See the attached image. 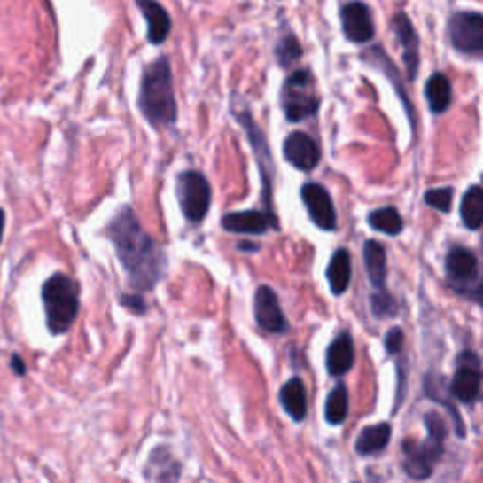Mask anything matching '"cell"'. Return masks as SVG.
I'll return each instance as SVG.
<instances>
[{
  "mask_svg": "<svg viewBox=\"0 0 483 483\" xmlns=\"http://www.w3.org/2000/svg\"><path fill=\"white\" fill-rule=\"evenodd\" d=\"M115 253L127 272L130 287L152 291L165 277L167 255L160 244L145 230L130 206H121L106 227Z\"/></svg>",
  "mask_w": 483,
  "mask_h": 483,
  "instance_id": "obj_1",
  "label": "cell"
},
{
  "mask_svg": "<svg viewBox=\"0 0 483 483\" xmlns=\"http://www.w3.org/2000/svg\"><path fill=\"white\" fill-rule=\"evenodd\" d=\"M138 108L152 127H170L178 121V105L174 95V78L168 57H159L157 61L144 68L138 95Z\"/></svg>",
  "mask_w": 483,
  "mask_h": 483,
  "instance_id": "obj_2",
  "label": "cell"
},
{
  "mask_svg": "<svg viewBox=\"0 0 483 483\" xmlns=\"http://www.w3.org/2000/svg\"><path fill=\"white\" fill-rule=\"evenodd\" d=\"M46 325L53 336L70 331L80 314V287L70 276L57 272L42 285Z\"/></svg>",
  "mask_w": 483,
  "mask_h": 483,
  "instance_id": "obj_3",
  "label": "cell"
},
{
  "mask_svg": "<svg viewBox=\"0 0 483 483\" xmlns=\"http://www.w3.org/2000/svg\"><path fill=\"white\" fill-rule=\"evenodd\" d=\"M425 427H427V440L416 442V440H404V471L412 479H427L431 478L436 463L440 461L444 453V440H446V423L440 414L429 412L425 416Z\"/></svg>",
  "mask_w": 483,
  "mask_h": 483,
  "instance_id": "obj_4",
  "label": "cell"
},
{
  "mask_svg": "<svg viewBox=\"0 0 483 483\" xmlns=\"http://www.w3.org/2000/svg\"><path fill=\"white\" fill-rule=\"evenodd\" d=\"M282 106L291 123H299L314 117L319 110V97L316 93V82L308 68L295 70L285 80L282 91Z\"/></svg>",
  "mask_w": 483,
  "mask_h": 483,
  "instance_id": "obj_5",
  "label": "cell"
},
{
  "mask_svg": "<svg viewBox=\"0 0 483 483\" xmlns=\"http://www.w3.org/2000/svg\"><path fill=\"white\" fill-rule=\"evenodd\" d=\"M446 277L449 287L463 297L481 300V276L479 262L472 250L464 245L451 247L446 255Z\"/></svg>",
  "mask_w": 483,
  "mask_h": 483,
  "instance_id": "obj_6",
  "label": "cell"
},
{
  "mask_svg": "<svg viewBox=\"0 0 483 483\" xmlns=\"http://www.w3.org/2000/svg\"><path fill=\"white\" fill-rule=\"evenodd\" d=\"M175 193L183 217L191 223H200L210 212L212 204V187L204 174L199 170H185L178 175Z\"/></svg>",
  "mask_w": 483,
  "mask_h": 483,
  "instance_id": "obj_7",
  "label": "cell"
},
{
  "mask_svg": "<svg viewBox=\"0 0 483 483\" xmlns=\"http://www.w3.org/2000/svg\"><path fill=\"white\" fill-rule=\"evenodd\" d=\"M234 115L238 117L240 125L245 129V135L250 138V144L253 145L255 152V159L259 165V174L262 180V204H265V212L274 215V208H272V174H274V160H272V153L269 150V142L262 135L261 127L255 123L253 115L250 110H237Z\"/></svg>",
  "mask_w": 483,
  "mask_h": 483,
  "instance_id": "obj_8",
  "label": "cell"
},
{
  "mask_svg": "<svg viewBox=\"0 0 483 483\" xmlns=\"http://www.w3.org/2000/svg\"><path fill=\"white\" fill-rule=\"evenodd\" d=\"M451 48L471 57L483 53V16L479 12H457L448 23Z\"/></svg>",
  "mask_w": 483,
  "mask_h": 483,
  "instance_id": "obj_9",
  "label": "cell"
},
{
  "mask_svg": "<svg viewBox=\"0 0 483 483\" xmlns=\"http://www.w3.org/2000/svg\"><path fill=\"white\" fill-rule=\"evenodd\" d=\"M481 391V361L472 349H463L457 355V370L449 386L451 397L463 404H474Z\"/></svg>",
  "mask_w": 483,
  "mask_h": 483,
  "instance_id": "obj_10",
  "label": "cell"
},
{
  "mask_svg": "<svg viewBox=\"0 0 483 483\" xmlns=\"http://www.w3.org/2000/svg\"><path fill=\"white\" fill-rule=\"evenodd\" d=\"M300 197L312 223L321 230H334L339 225V217H336V210L332 204V197L327 189L321 183L308 182L300 189Z\"/></svg>",
  "mask_w": 483,
  "mask_h": 483,
  "instance_id": "obj_11",
  "label": "cell"
},
{
  "mask_svg": "<svg viewBox=\"0 0 483 483\" xmlns=\"http://www.w3.org/2000/svg\"><path fill=\"white\" fill-rule=\"evenodd\" d=\"M255 321L257 325L270 334H284L289 329L285 314L277 300L276 291L270 285H261L255 291Z\"/></svg>",
  "mask_w": 483,
  "mask_h": 483,
  "instance_id": "obj_12",
  "label": "cell"
},
{
  "mask_svg": "<svg viewBox=\"0 0 483 483\" xmlns=\"http://www.w3.org/2000/svg\"><path fill=\"white\" fill-rule=\"evenodd\" d=\"M340 21L344 36L354 43H369L376 35L372 12L364 3L344 4L340 10Z\"/></svg>",
  "mask_w": 483,
  "mask_h": 483,
  "instance_id": "obj_13",
  "label": "cell"
},
{
  "mask_svg": "<svg viewBox=\"0 0 483 483\" xmlns=\"http://www.w3.org/2000/svg\"><path fill=\"white\" fill-rule=\"evenodd\" d=\"M284 157L297 170L310 172L317 167L321 153L312 136L302 133V130H295L284 142Z\"/></svg>",
  "mask_w": 483,
  "mask_h": 483,
  "instance_id": "obj_14",
  "label": "cell"
},
{
  "mask_svg": "<svg viewBox=\"0 0 483 483\" xmlns=\"http://www.w3.org/2000/svg\"><path fill=\"white\" fill-rule=\"evenodd\" d=\"M222 227L227 232L234 234H265L270 229H280L277 217L261 210H245V212H232L222 217Z\"/></svg>",
  "mask_w": 483,
  "mask_h": 483,
  "instance_id": "obj_15",
  "label": "cell"
},
{
  "mask_svg": "<svg viewBox=\"0 0 483 483\" xmlns=\"http://www.w3.org/2000/svg\"><path fill=\"white\" fill-rule=\"evenodd\" d=\"M393 33L397 36L402 46V58L408 68V78L414 82L419 72V36L414 28L412 19H409L404 12H399L391 21Z\"/></svg>",
  "mask_w": 483,
  "mask_h": 483,
  "instance_id": "obj_16",
  "label": "cell"
},
{
  "mask_svg": "<svg viewBox=\"0 0 483 483\" xmlns=\"http://www.w3.org/2000/svg\"><path fill=\"white\" fill-rule=\"evenodd\" d=\"M355 362V342L351 332L344 331L327 347V372L334 378L347 374Z\"/></svg>",
  "mask_w": 483,
  "mask_h": 483,
  "instance_id": "obj_17",
  "label": "cell"
},
{
  "mask_svg": "<svg viewBox=\"0 0 483 483\" xmlns=\"http://www.w3.org/2000/svg\"><path fill=\"white\" fill-rule=\"evenodd\" d=\"M136 6L140 8L145 23H148V42L153 46H160L172 31L170 13L155 0H138Z\"/></svg>",
  "mask_w": 483,
  "mask_h": 483,
  "instance_id": "obj_18",
  "label": "cell"
},
{
  "mask_svg": "<svg viewBox=\"0 0 483 483\" xmlns=\"http://www.w3.org/2000/svg\"><path fill=\"white\" fill-rule=\"evenodd\" d=\"M180 472L182 466L168 448H157L144 471L148 483H178Z\"/></svg>",
  "mask_w": 483,
  "mask_h": 483,
  "instance_id": "obj_19",
  "label": "cell"
},
{
  "mask_svg": "<svg viewBox=\"0 0 483 483\" xmlns=\"http://www.w3.org/2000/svg\"><path fill=\"white\" fill-rule=\"evenodd\" d=\"M362 58H364V63H369V65H372L374 68L382 70L384 74H387V78H389L393 83H397V93H399L401 100L404 102L406 112L409 113V123H412V129H416V110H414V106H412V100H409V97H408L406 91H404V83H402V80H401V74H399L397 66H394V65L391 63V58L386 55V51H384L382 48H379V46L369 50L367 53L362 55Z\"/></svg>",
  "mask_w": 483,
  "mask_h": 483,
  "instance_id": "obj_20",
  "label": "cell"
},
{
  "mask_svg": "<svg viewBox=\"0 0 483 483\" xmlns=\"http://www.w3.org/2000/svg\"><path fill=\"white\" fill-rule=\"evenodd\" d=\"M364 267H367L369 280L376 291H387V253L386 247L378 240H367L362 247Z\"/></svg>",
  "mask_w": 483,
  "mask_h": 483,
  "instance_id": "obj_21",
  "label": "cell"
},
{
  "mask_svg": "<svg viewBox=\"0 0 483 483\" xmlns=\"http://www.w3.org/2000/svg\"><path fill=\"white\" fill-rule=\"evenodd\" d=\"M280 402L292 421H304L308 414V399H306V387L300 378H291L280 389Z\"/></svg>",
  "mask_w": 483,
  "mask_h": 483,
  "instance_id": "obj_22",
  "label": "cell"
},
{
  "mask_svg": "<svg viewBox=\"0 0 483 483\" xmlns=\"http://www.w3.org/2000/svg\"><path fill=\"white\" fill-rule=\"evenodd\" d=\"M327 280L332 295L340 297L351 284V255L346 247H339L331 257L327 267Z\"/></svg>",
  "mask_w": 483,
  "mask_h": 483,
  "instance_id": "obj_23",
  "label": "cell"
},
{
  "mask_svg": "<svg viewBox=\"0 0 483 483\" xmlns=\"http://www.w3.org/2000/svg\"><path fill=\"white\" fill-rule=\"evenodd\" d=\"M425 393L427 397L432 399L434 402H440L442 406H446V409L449 412V416L453 417V421H456V431L457 434L463 438L464 436V425H463V419L459 416V409L456 408V404H453L449 401L451 393H449V387L446 386V379L440 376V374H429L425 378Z\"/></svg>",
  "mask_w": 483,
  "mask_h": 483,
  "instance_id": "obj_24",
  "label": "cell"
},
{
  "mask_svg": "<svg viewBox=\"0 0 483 483\" xmlns=\"http://www.w3.org/2000/svg\"><path fill=\"white\" fill-rule=\"evenodd\" d=\"M391 440L389 423H378V425L364 427L355 442L359 456H374L378 451H384Z\"/></svg>",
  "mask_w": 483,
  "mask_h": 483,
  "instance_id": "obj_25",
  "label": "cell"
},
{
  "mask_svg": "<svg viewBox=\"0 0 483 483\" xmlns=\"http://www.w3.org/2000/svg\"><path fill=\"white\" fill-rule=\"evenodd\" d=\"M425 97L432 113H444L449 108L453 97L448 76H444L442 72H434L425 83Z\"/></svg>",
  "mask_w": 483,
  "mask_h": 483,
  "instance_id": "obj_26",
  "label": "cell"
},
{
  "mask_svg": "<svg viewBox=\"0 0 483 483\" xmlns=\"http://www.w3.org/2000/svg\"><path fill=\"white\" fill-rule=\"evenodd\" d=\"M461 219L463 225L471 230H479L483 223V191L479 185L468 187L461 200Z\"/></svg>",
  "mask_w": 483,
  "mask_h": 483,
  "instance_id": "obj_27",
  "label": "cell"
},
{
  "mask_svg": "<svg viewBox=\"0 0 483 483\" xmlns=\"http://www.w3.org/2000/svg\"><path fill=\"white\" fill-rule=\"evenodd\" d=\"M367 222L374 230L384 232V234H387V237H397V234H401L404 229L402 215L399 214L397 208H393V206L372 210L367 217Z\"/></svg>",
  "mask_w": 483,
  "mask_h": 483,
  "instance_id": "obj_28",
  "label": "cell"
},
{
  "mask_svg": "<svg viewBox=\"0 0 483 483\" xmlns=\"http://www.w3.org/2000/svg\"><path fill=\"white\" fill-rule=\"evenodd\" d=\"M349 409V399H347V389L344 384L336 386L327 397L325 402V419L331 425H342L347 417Z\"/></svg>",
  "mask_w": 483,
  "mask_h": 483,
  "instance_id": "obj_29",
  "label": "cell"
},
{
  "mask_svg": "<svg viewBox=\"0 0 483 483\" xmlns=\"http://www.w3.org/2000/svg\"><path fill=\"white\" fill-rule=\"evenodd\" d=\"M274 53H276L277 63H280L282 66H287L292 61H297V58L302 57V48H300V43L295 35L285 33L280 40H277Z\"/></svg>",
  "mask_w": 483,
  "mask_h": 483,
  "instance_id": "obj_30",
  "label": "cell"
},
{
  "mask_svg": "<svg viewBox=\"0 0 483 483\" xmlns=\"http://www.w3.org/2000/svg\"><path fill=\"white\" fill-rule=\"evenodd\" d=\"M370 308L372 314L379 319H387L397 316L399 312V304L394 300V297L391 295L389 291H376L374 295L370 297Z\"/></svg>",
  "mask_w": 483,
  "mask_h": 483,
  "instance_id": "obj_31",
  "label": "cell"
},
{
  "mask_svg": "<svg viewBox=\"0 0 483 483\" xmlns=\"http://www.w3.org/2000/svg\"><path fill=\"white\" fill-rule=\"evenodd\" d=\"M425 204L438 212L449 214L451 210V200H453V187H438V189H429L425 193Z\"/></svg>",
  "mask_w": 483,
  "mask_h": 483,
  "instance_id": "obj_32",
  "label": "cell"
},
{
  "mask_svg": "<svg viewBox=\"0 0 483 483\" xmlns=\"http://www.w3.org/2000/svg\"><path fill=\"white\" fill-rule=\"evenodd\" d=\"M402 346H404V332L401 327H394L387 332L386 336V349L389 355H397L402 351Z\"/></svg>",
  "mask_w": 483,
  "mask_h": 483,
  "instance_id": "obj_33",
  "label": "cell"
},
{
  "mask_svg": "<svg viewBox=\"0 0 483 483\" xmlns=\"http://www.w3.org/2000/svg\"><path fill=\"white\" fill-rule=\"evenodd\" d=\"M120 304L136 316H144L148 312V304H145V300L140 295H136V292H133V295H121Z\"/></svg>",
  "mask_w": 483,
  "mask_h": 483,
  "instance_id": "obj_34",
  "label": "cell"
},
{
  "mask_svg": "<svg viewBox=\"0 0 483 483\" xmlns=\"http://www.w3.org/2000/svg\"><path fill=\"white\" fill-rule=\"evenodd\" d=\"M10 364H12V370L16 372L18 376H25V374H27L25 361H23L18 354H13V355H12V362H10Z\"/></svg>",
  "mask_w": 483,
  "mask_h": 483,
  "instance_id": "obj_35",
  "label": "cell"
},
{
  "mask_svg": "<svg viewBox=\"0 0 483 483\" xmlns=\"http://www.w3.org/2000/svg\"><path fill=\"white\" fill-rule=\"evenodd\" d=\"M4 225H6V214L3 208H0V242H3V237H4Z\"/></svg>",
  "mask_w": 483,
  "mask_h": 483,
  "instance_id": "obj_36",
  "label": "cell"
},
{
  "mask_svg": "<svg viewBox=\"0 0 483 483\" xmlns=\"http://www.w3.org/2000/svg\"><path fill=\"white\" fill-rule=\"evenodd\" d=\"M240 250H253V252H257L259 247H257V245H245V244H242V245H240Z\"/></svg>",
  "mask_w": 483,
  "mask_h": 483,
  "instance_id": "obj_37",
  "label": "cell"
}]
</instances>
